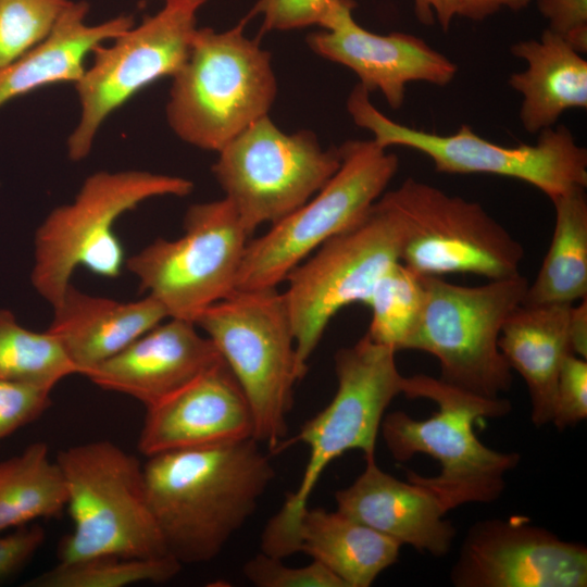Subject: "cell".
Here are the masks:
<instances>
[{"label":"cell","mask_w":587,"mask_h":587,"mask_svg":"<svg viewBox=\"0 0 587 587\" xmlns=\"http://www.w3.org/2000/svg\"><path fill=\"white\" fill-rule=\"evenodd\" d=\"M254 438L170 450L142 464L166 551L183 564L216 558L275 477Z\"/></svg>","instance_id":"obj_1"},{"label":"cell","mask_w":587,"mask_h":587,"mask_svg":"<svg viewBox=\"0 0 587 587\" xmlns=\"http://www.w3.org/2000/svg\"><path fill=\"white\" fill-rule=\"evenodd\" d=\"M402 395L428 399L438 408L424 420L403 411L383 417L379 433L396 461L427 454L440 464L435 476L407 471V479L426 488L446 513L469 503L496 501L505 489L507 474L519 465L521 455L487 447L476 437L473 425L482 419L504 417L512 411L511 402L503 397L475 396L424 374L405 377Z\"/></svg>","instance_id":"obj_2"},{"label":"cell","mask_w":587,"mask_h":587,"mask_svg":"<svg viewBox=\"0 0 587 587\" xmlns=\"http://www.w3.org/2000/svg\"><path fill=\"white\" fill-rule=\"evenodd\" d=\"M395 353L367 334L336 352L337 389L333 399L274 452L302 442L309 448V459L297 489L267 522L261 538L262 552L280 559L298 552L300 516L323 472L335 459L350 450H360L364 459L375 458L385 411L403 392L405 376L397 369Z\"/></svg>","instance_id":"obj_3"},{"label":"cell","mask_w":587,"mask_h":587,"mask_svg":"<svg viewBox=\"0 0 587 587\" xmlns=\"http://www.w3.org/2000/svg\"><path fill=\"white\" fill-rule=\"evenodd\" d=\"M245 24L223 32L197 28L186 62L172 77L166 120L191 146L218 152L268 115L275 101L271 54L246 36Z\"/></svg>","instance_id":"obj_4"},{"label":"cell","mask_w":587,"mask_h":587,"mask_svg":"<svg viewBox=\"0 0 587 587\" xmlns=\"http://www.w3.org/2000/svg\"><path fill=\"white\" fill-rule=\"evenodd\" d=\"M192 189L187 178L141 170L89 175L74 200L54 208L37 228L33 287L54 307L79 265L101 277H118L126 260L115 222L146 200L185 197Z\"/></svg>","instance_id":"obj_5"},{"label":"cell","mask_w":587,"mask_h":587,"mask_svg":"<svg viewBox=\"0 0 587 587\" xmlns=\"http://www.w3.org/2000/svg\"><path fill=\"white\" fill-rule=\"evenodd\" d=\"M55 460L73 522L72 532L60 541L59 562L101 554H168L136 457L110 440H95L68 447Z\"/></svg>","instance_id":"obj_6"},{"label":"cell","mask_w":587,"mask_h":587,"mask_svg":"<svg viewBox=\"0 0 587 587\" xmlns=\"http://www.w3.org/2000/svg\"><path fill=\"white\" fill-rule=\"evenodd\" d=\"M240 385L252 411L254 439L274 454L287 438L297 382L307 374L283 292L236 289L196 320Z\"/></svg>","instance_id":"obj_7"},{"label":"cell","mask_w":587,"mask_h":587,"mask_svg":"<svg viewBox=\"0 0 587 587\" xmlns=\"http://www.w3.org/2000/svg\"><path fill=\"white\" fill-rule=\"evenodd\" d=\"M425 303L404 350L434 355L439 378L488 399L501 398L513 371L498 341L508 316L524 300L528 280L521 274L480 286H462L441 276L423 275Z\"/></svg>","instance_id":"obj_8"},{"label":"cell","mask_w":587,"mask_h":587,"mask_svg":"<svg viewBox=\"0 0 587 587\" xmlns=\"http://www.w3.org/2000/svg\"><path fill=\"white\" fill-rule=\"evenodd\" d=\"M372 140L339 147L340 165L303 205L248 242L236 289L275 288L332 237L359 223L399 167L396 154Z\"/></svg>","instance_id":"obj_9"},{"label":"cell","mask_w":587,"mask_h":587,"mask_svg":"<svg viewBox=\"0 0 587 587\" xmlns=\"http://www.w3.org/2000/svg\"><path fill=\"white\" fill-rule=\"evenodd\" d=\"M400 230V262L421 275L520 274L524 247L478 202L408 177L380 196Z\"/></svg>","instance_id":"obj_10"},{"label":"cell","mask_w":587,"mask_h":587,"mask_svg":"<svg viewBox=\"0 0 587 587\" xmlns=\"http://www.w3.org/2000/svg\"><path fill=\"white\" fill-rule=\"evenodd\" d=\"M353 122L374 135L384 148L401 146L427 155L437 172L492 174L526 182L550 200L575 187L587 186V151L565 126L546 128L534 145L501 146L479 137L467 125L439 135L399 124L370 101L358 84L347 99Z\"/></svg>","instance_id":"obj_11"},{"label":"cell","mask_w":587,"mask_h":587,"mask_svg":"<svg viewBox=\"0 0 587 587\" xmlns=\"http://www.w3.org/2000/svg\"><path fill=\"white\" fill-rule=\"evenodd\" d=\"M183 228L180 237L155 239L128 258L125 266L168 317L195 323L205 309L236 290L251 235L226 198L190 205Z\"/></svg>","instance_id":"obj_12"},{"label":"cell","mask_w":587,"mask_h":587,"mask_svg":"<svg viewBox=\"0 0 587 587\" xmlns=\"http://www.w3.org/2000/svg\"><path fill=\"white\" fill-rule=\"evenodd\" d=\"M217 153L214 177L250 235L303 205L341 161L339 147L322 148L311 130L284 133L268 115Z\"/></svg>","instance_id":"obj_13"},{"label":"cell","mask_w":587,"mask_h":587,"mask_svg":"<svg viewBox=\"0 0 587 587\" xmlns=\"http://www.w3.org/2000/svg\"><path fill=\"white\" fill-rule=\"evenodd\" d=\"M400 230L380 199L351 228L332 237L287 276L283 292L300 366L345 307L367 301L382 275L400 261Z\"/></svg>","instance_id":"obj_14"},{"label":"cell","mask_w":587,"mask_h":587,"mask_svg":"<svg viewBox=\"0 0 587 587\" xmlns=\"http://www.w3.org/2000/svg\"><path fill=\"white\" fill-rule=\"evenodd\" d=\"M198 9L164 3L153 15L92 51V63L75 84L80 114L67 139L72 161L85 159L103 122L140 90L173 77L186 62Z\"/></svg>","instance_id":"obj_15"},{"label":"cell","mask_w":587,"mask_h":587,"mask_svg":"<svg viewBox=\"0 0 587 587\" xmlns=\"http://www.w3.org/2000/svg\"><path fill=\"white\" fill-rule=\"evenodd\" d=\"M455 587H586L587 548L528 517L475 522L450 571Z\"/></svg>","instance_id":"obj_16"},{"label":"cell","mask_w":587,"mask_h":587,"mask_svg":"<svg viewBox=\"0 0 587 587\" xmlns=\"http://www.w3.org/2000/svg\"><path fill=\"white\" fill-rule=\"evenodd\" d=\"M354 0H338L320 25L323 30L308 36L310 49L353 71L363 88L380 91L394 110L401 108L411 82H452L458 68L447 57L411 34L369 32L354 21Z\"/></svg>","instance_id":"obj_17"},{"label":"cell","mask_w":587,"mask_h":587,"mask_svg":"<svg viewBox=\"0 0 587 587\" xmlns=\"http://www.w3.org/2000/svg\"><path fill=\"white\" fill-rule=\"evenodd\" d=\"M250 404L222 359L180 390L146 408L138 438L145 457L254 438Z\"/></svg>","instance_id":"obj_18"},{"label":"cell","mask_w":587,"mask_h":587,"mask_svg":"<svg viewBox=\"0 0 587 587\" xmlns=\"http://www.w3.org/2000/svg\"><path fill=\"white\" fill-rule=\"evenodd\" d=\"M222 360L193 322L168 317L84 376L98 387L152 407Z\"/></svg>","instance_id":"obj_19"},{"label":"cell","mask_w":587,"mask_h":587,"mask_svg":"<svg viewBox=\"0 0 587 587\" xmlns=\"http://www.w3.org/2000/svg\"><path fill=\"white\" fill-rule=\"evenodd\" d=\"M336 510L415 550L435 558L448 554L457 536L438 500L424 487L383 471L375 458L335 494Z\"/></svg>","instance_id":"obj_20"},{"label":"cell","mask_w":587,"mask_h":587,"mask_svg":"<svg viewBox=\"0 0 587 587\" xmlns=\"http://www.w3.org/2000/svg\"><path fill=\"white\" fill-rule=\"evenodd\" d=\"M52 308L47 330L83 376L168 319L164 307L149 295L118 301L86 294L72 284Z\"/></svg>","instance_id":"obj_21"},{"label":"cell","mask_w":587,"mask_h":587,"mask_svg":"<svg viewBox=\"0 0 587 587\" xmlns=\"http://www.w3.org/2000/svg\"><path fill=\"white\" fill-rule=\"evenodd\" d=\"M89 4L71 1L51 33L21 58L0 70V107L38 88L73 83L83 77L95 48L135 25L130 15L87 23Z\"/></svg>","instance_id":"obj_22"},{"label":"cell","mask_w":587,"mask_h":587,"mask_svg":"<svg viewBox=\"0 0 587 587\" xmlns=\"http://www.w3.org/2000/svg\"><path fill=\"white\" fill-rule=\"evenodd\" d=\"M572 304L521 303L501 328L499 348L527 386L530 421L536 427L551 423L559 371L573 353L567 330Z\"/></svg>","instance_id":"obj_23"},{"label":"cell","mask_w":587,"mask_h":587,"mask_svg":"<svg viewBox=\"0 0 587 587\" xmlns=\"http://www.w3.org/2000/svg\"><path fill=\"white\" fill-rule=\"evenodd\" d=\"M527 67L514 73L509 85L523 96L520 118L528 133L552 127L573 108H587V61L559 35L546 29L539 40L511 47Z\"/></svg>","instance_id":"obj_24"},{"label":"cell","mask_w":587,"mask_h":587,"mask_svg":"<svg viewBox=\"0 0 587 587\" xmlns=\"http://www.w3.org/2000/svg\"><path fill=\"white\" fill-rule=\"evenodd\" d=\"M298 552L322 563L345 587H370L397 563L402 545L339 511L307 508L297 529Z\"/></svg>","instance_id":"obj_25"},{"label":"cell","mask_w":587,"mask_h":587,"mask_svg":"<svg viewBox=\"0 0 587 587\" xmlns=\"http://www.w3.org/2000/svg\"><path fill=\"white\" fill-rule=\"evenodd\" d=\"M555 222L551 243L523 304L574 303L587 298V198L575 187L551 200Z\"/></svg>","instance_id":"obj_26"},{"label":"cell","mask_w":587,"mask_h":587,"mask_svg":"<svg viewBox=\"0 0 587 587\" xmlns=\"http://www.w3.org/2000/svg\"><path fill=\"white\" fill-rule=\"evenodd\" d=\"M67 496L62 471L46 442L0 462V533L60 516Z\"/></svg>","instance_id":"obj_27"},{"label":"cell","mask_w":587,"mask_h":587,"mask_svg":"<svg viewBox=\"0 0 587 587\" xmlns=\"http://www.w3.org/2000/svg\"><path fill=\"white\" fill-rule=\"evenodd\" d=\"M73 374L76 367L51 333L30 330L0 309V379L52 390Z\"/></svg>","instance_id":"obj_28"},{"label":"cell","mask_w":587,"mask_h":587,"mask_svg":"<svg viewBox=\"0 0 587 587\" xmlns=\"http://www.w3.org/2000/svg\"><path fill=\"white\" fill-rule=\"evenodd\" d=\"M424 303L423 275L396 262L382 275L365 302L372 313L367 336L396 352L404 350L421 320Z\"/></svg>","instance_id":"obj_29"},{"label":"cell","mask_w":587,"mask_h":587,"mask_svg":"<svg viewBox=\"0 0 587 587\" xmlns=\"http://www.w3.org/2000/svg\"><path fill=\"white\" fill-rule=\"evenodd\" d=\"M182 564L172 555L124 558L95 555L54 567L30 579L29 587H126L139 583H165L175 577Z\"/></svg>","instance_id":"obj_30"},{"label":"cell","mask_w":587,"mask_h":587,"mask_svg":"<svg viewBox=\"0 0 587 587\" xmlns=\"http://www.w3.org/2000/svg\"><path fill=\"white\" fill-rule=\"evenodd\" d=\"M72 0H0V70L40 41Z\"/></svg>","instance_id":"obj_31"},{"label":"cell","mask_w":587,"mask_h":587,"mask_svg":"<svg viewBox=\"0 0 587 587\" xmlns=\"http://www.w3.org/2000/svg\"><path fill=\"white\" fill-rule=\"evenodd\" d=\"M246 578L258 587H345L322 563L312 560L305 566H288L283 559L261 552L242 567Z\"/></svg>","instance_id":"obj_32"},{"label":"cell","mask_w":587,"mask_h":587,"mask_svg":"<svg viewBox=\"0 0 587 587\" xmlns=\"http://www.w3.org/2000/svg\"><path fill=\"white\" fill-rule=\"evenodd\" d=\"M587 417V361L574 353L559 371L551 423L558 430L574 427Z\"/></svg>","instance_id":"obj_33"},{"label":"cell","mask_w":587,"mask_h":587,"mask_svg":"<svg viewBox=\"0 0 587 587\" xmlns=\"http://www.w3.org/2000/svg\"><path fill=\"white\" fill-rule=\"evenodd\" d=\"M51 391L0 379V442L41 416L51 405Z\"/></svg>","instance_id":"obj_34"},{"label":"cell","mask_w":587,"mask_h":587,"mask_svg":"<svg viewBox=\"0 0 587 587\" xmlns=\"http://www.w3.org/2000/svg\"><path fill=\"white\" fill-rule=\"evenodd\" d=\"M338 0H258L249 16L262 17V30L320 26Z\"/></svg>","instance_id":"obj_35"},{"label":"cell","mask_w":587,"mask_h":587,"mask_svg":"<svg viewBox=\"0 0 587 587\" xmlns=\"http://www.w3.org/2000/svg\"><path fill=\"white\" fill-rule=\"evenodd\" d=\"M549 28L579 53L587 51V0H537Z\"/></svg>","instance_id":"obj_36"},{"label":"cell","mask_w":587,"mask_h":587,"mask_svg":"<svg viewBox=\"0 0 587 587\" xmlns=\"http://www.w3.org/2000/svg\"><path fill=\"white\" fill-rule=\"evenodd\" d=\"M46 538L43 528L30 523L12 532L0 533V582L18 572L40 549Z\"/></svg>","instance_id":"obj_37"},{"label":"cell","mask_w":587,"mask_h":587,"mask_svg":"<svg viewBox=\"0 0 587 587\" xmlns=\"http://www.w3.org/2000/svg\"><path fill=\"white\" fill-rule=\"evenodd\" d=\"M458 0H414V12L424 25H432L435 16L440 27L448 30L452 20L458 15Z\"/></svg>","instance_id":"obj_38"},{"label":"cell","mask_w":587,"mask_h":587,"mask_svg":"<svg viewBox=\"0 0 587 587\" xmlns=\"http://www.w3.org/2000/svg\"><path fill=\"white\" fill-rule=\"evenodd\" d=\"M530 0H458V15L473 21H483L501 8L517 11L525 8Z\"/></svg>","instance_id":"obj_39"},{"label":"cell","mask_w":587,"mask_h":587,"mask_svg":"<svg viewBox=\"0 0 587 587\" xmlns=\"http://www.w3.org/2000/svg\"><path fill=\"white\" fill-rule=\"evenodd\" d=\"M569 339L575 355L587 358V299L572 304L569 314Z\"/></svg>","instance_id":"obj_40"},{"label":"cell","mask_w":587,"mask_h":587,"mask_svg":"<svg viewBox=\"0 0 587 587\" xmlns=\"http://www.w3.org/2000/svg\"><path fill=\"white\" fill-rule=\"evenodd\" d=\"M164 3H184L200 9L208 0H163Z\"/></svg>","instance_id":"obj_41"}]
</instances>
